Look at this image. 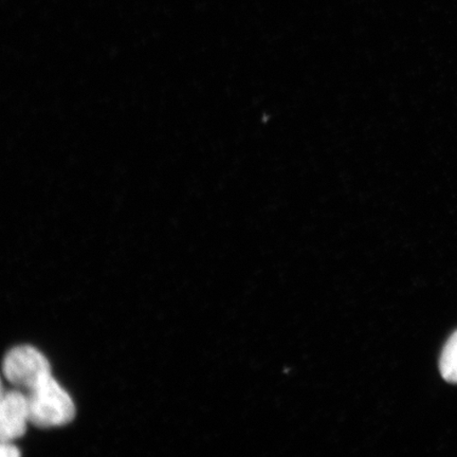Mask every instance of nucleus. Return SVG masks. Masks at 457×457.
<instances>
[{
	"mask_svg": "<svg viewBox=\"0 0 457 457\" xmlns=\"http://www.w3.org/2000/svg\"><path fill=\"white\" fill-rule=\"evenodd\" d=\"M29 421L39 428L61 427L76 416L70 394L50 375L32 390L28 391Z\"/></svg>",
	"mask_w": 457,
	"mask_h": 457,
	"instance_id": "obj_1",
	"label": "nucleus"
},
{
	"mask_svg": "<svg viewBox=\"0 0 457 457\" xmlns=\"http://www.w3.org/2000/svg\"><path fill=\"white\" fill-rule=\"evenodd\" d=\"M4 374L11 384L30 391L51 375L48 360L32 346L11 350L4 360Z\"/></svg>",
	"mask_w": 457,
	"mask_h": 457,
	"instance_id": "obj_2",
	"label": "nucleus"
},
{
	"mask_svg": "<svg viewBox=\"0 0 457 457\" xmlns=\"http://www.w3.org/2000/svg\"><path fill=\"white\" fill-rule=\"evenodd\" d=\"M28 421L27 396L20 391L3 393L0 412L2 443H11L24 436Z\"/></svg>",
	"mask_w": 457,
	"mask_h": 457,
	"instance_id": "obj_3",
	"label": "nucleus"
},
{
	"mask_svg": "<svg viewBox=\"0 0 457 457\" xmlns=\"http://www.w3.org/2000/svg\"><path fill=\"white\" fill-rule=\"evenodd\" d=\"M439 370L445 381L457 384V330L444 346Z\"/></svg>",
	"mask_w": 457,
	"mask_h": 457,
	"instance_id": "obj_4",
	"label": "nucleus"
},
{
	"mask_svg": "<svg viewBox=\"0 0 457 457\" xmlns=\"http://www.w3.org/2000/svg\"><path fill=\"white\" fill-rule=\"evenodd\" d=\"M20 450L11 443H2V457H17L20 456Z\"/></svg>",
	"mask_w": 457,
	"mask_h": 457,
	"instance_id": "obj_5",
	"label": "nucleus"
}]
</instances>
